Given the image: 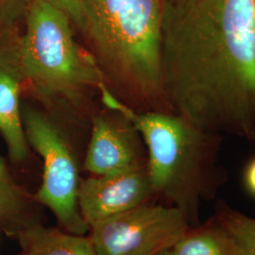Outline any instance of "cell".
<instances>
[{"label":"cell","instance_id":"7c38bea8","mask_svg":"<svg viewBox=\"0 0 255 255\" xmlns=\"http://www.w3.org/2000/svg\"><path fill=\"white\" fill-rule=\"evenodd\" d=\"M171 249L176 255H237L231 238L213 216L190 226Z\"/></svg>","mask_w":255,"mask_h":255},{"label":"cell","instance_id":"3957f363","mask_svg":"<svg viewBox=\"0 0 255 255\" xmlns=\"http://www.w3.org/2000/svg\"><path fill=\"white\" fill-rule=\"evenodd\" d=\"M85 31L102 75L137 112L172 113L161 65L162 0H82Z\"/></svg>","mask_w":255,"mask_h":255},{"label":"cell","instance_id":"d6986e66","mask_svg":"<svg viewBox=\"0 0 255 255\" xmlns=\"http://www.w3.org/2000/svg\"></svg>","mask_w":255,"mask_h":255},{"label":"cell","instance_id":"30bf717a","mask_svg":"<svg viewBox=\"0 0 255 255\" xmlns=\"http://www.w3.org/2000/svg\"><path fill=\"white\" fill-rule=\"evenodd\" d=\"M43 208L34 195L13 181L0 157V229L9 237H17L23 231L43 223Z\"/></svg>","mask_w":255,"mask_h":255},{"label":"cell","instance_id":"ba28073f","mask_svg":"<svg viewBox=\"0 0 255 255\" xmlns=\"http://www.w3.org/2000/svg\"><path fill=\"white\" fill-rule=\"evenodd\" d=\"M146 164V150L135 127L125 121L98 117L82 167L91 175H105Z\"/></svg>","mask_w":255,"mask_h":255},{"label":"cell","instance_id":"8992f818","mask_svg":"<svg viewBox=\"0 0 255 255\" xmlns=\"http://www.w3.org/2000/svg\"><path fill=\"white\" fill-rule=\"evenodd\" d=\"M190 227L181 211L151 201L90 228L98 255H134L152 244L172 246Z\"/></svg>","mask_w":255,"mask_h":255},{"label":"cell","instance_id":"5b68a950","mask_svg":"<svg viewBox=\"0 0 255 255\" xmlns=\"http://www.w3.org/2000/svg\"><path fill=\"white\" fill-rule=\"evenodd\" d=\"M22 119L28 146L43 161V179L34 194L37 201L50 210L60 227L74 235L90 232L78 204L79 165L73 147L64 132L42 113L22 108Z\"/></svg>","mask_w":255,"mask_h":255},{"label":"cell","instance_id":"6da1fadb","mask_svg":"<svg viewBox=\"0 0 255 255\" xmlns=\"http://www.w3.org/2000/svg\"><path fill=\"white\" fill-rule=\"evenodd\" d=\"M161 65L174 114L255 142V0H162Z\"/></svg>","mask_w":255,"mask_h":255},{"label":"cell","instance_id":"9c48e42d","mask_svg":"<svg viewBox=\"0 0 255 255\" xmlns=\"http://www.w3.org/2000/svg\"><path fill=\"white\" fill-rule=\"evenodd\" d=\"M15 34V30L0 34V133L10 159L20 163L27 159L29 146L20 106L24 79L14 52Z\"/></svg>","mask_w":255,"mask_h":255},{"label":"cell","instance_id":"7a4b0ae2","mask_svg":"<svg viewBox=\"0 0 255 255\" xmlns=\"http://www.w3.org/2000/svg\"><path fill=\"white\" fill-rule=\"evenodd\" d=\"M103 102L138 130L146 150V168L155 201L181 211L190 226L201 223L204 202L217 200L228 180L219 156L223 135L173 113L137 112L101 89Z\"/></svg>","mask_w":255,"mask_h":255},{"label":"cell","instance_id":"9a60e30c","mask_svg":"<svg viewBox=\"0 0 255 255\" xmlns=\"http://www.w3.org/2000/svg\"><path fill=\"white\" fill-rule=\"evenodd\" d=\"M64 11L71 20L74 26L82 33L85 31V16L82 0H45Z\"/></svg>","mask_w":255,"mask_h":255},{"label":"cell","instance_id":"2e32d148","mask_svg":"<svg viewBox=\"0 0 255 255\" xmlns=\"http://www.w3.org/2000/svg\"><path fill=\"white\" fill-rule=\"evenodd\" d=\"M241 182L247 194L255 201V154L244 165L241 174Z\"/></svg>","mask_w":255,"mask_h":255},{"label":"cell","instance_id":"52a82bcc","mask_svg":"<svg viewBox=\"0 0 255 255\" xmlns=\"http://www.w3.org/2000/svg\"><path fill=\"white\" fill-rule=\"evenodd\" d=\"M151 201H155L154 193L146 164L116 173L91 175L80 181L78 204L89 228Z\"/></svg>","mask_w":255,"mask_h":255},{"label":"cell","instance_id":"ac0fdd59","mask_svg":"<svg viewBox=\"0 0 255 255\" xmlns=\"http://www.w3.org/2000/svg\"><path fill=\"white\" fill-rule=\"evenodd\" d=\"M155 255H175V253H174L173 251H172V249H171V247H166V248H164V249H162V250H160L157 254Z\"/></svg>","mask_w":255,"mask_h":255},{"label":"cell","instance_id":"4fadbf2b","mask_svg":"<svg viewBox=\"0 0 255 255\" xmlns=\"http://www.w3.org/2000/svg\"><path fill=\"white\" fill-rule=\"evenodd\" d=\"M213 217L231 238L237 255H255V218L217 201Z\"/></svg>","mask_w":255,"mask_h":255},{"label":"cell","instance_id":"277c9868","mask_svg":"<svg viewBox=\"0 0 255 255\" xmlns=\"http://www.w3.org/2000/svg\"><path fill=\"white\" fill-rule=\"evenodd\" d=\"M24 19L25 31L13 41L24 81L43 96L68 99L100 87L101 69L80 49L64 11L45 0H31Z\"/></svg>","mask_w":255,"mask_h":255},{"label":"cell","instance_id":"e0dca14e","mask_svg":"<svg viewBox=\"0 0 255 255\" xmlns=\"http://www.w3.org/2000/svg\"><path fill=\"white\" fill-rule=\"evenodd\" d=\"M166 245L163 244H152V245H148V246L143 248L142 250H140L139 252H137L134 255H155L160 250L166 248Z\"/></svg>","mask_w":255,"mask_h":255},{"label":"cell","instance_id":"5bb4252c","mask_svg":"<svg viewBox=\"0 0 255 255\" xmlns=\"http://www.w3.org/2000/svg\"><path fill=\"white\" fill-rule=\"evenodd\" d=\"M31 0H0V34L15 30Z\"/></svg>","mask_w":255,"mask_h":255},{"label":"cell","instance_id":"8fae6325","mask_svg":"<svg viewBox=\"0 0 255 255\" xmlns=\"http://www.w3.org/2000/svg\"><path fill=\"white\" fill-rule=\"evenodd\" d=\"M21 255H98L91 238L39 223L17 236Z\"/></svg>","mask_w":255,"mask_h":255}]
</instances>
